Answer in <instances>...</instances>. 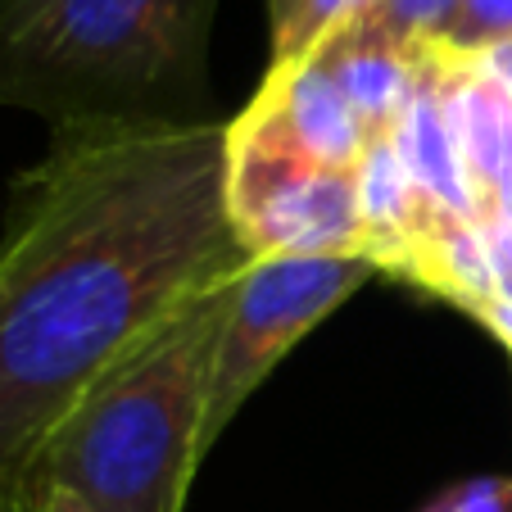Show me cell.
<instances>
[{
    "label": "cell",
    "instance_id": "6da1fadb",
    "mask_svg": "<svg viewBox=\"0 0 512 512\" xmlns=\"http://www.w3.org/2000/svg\"><path fill=\"white\" fill-rule=\"evenodd\" d=\"M227 123L59 127L0 218V490L32 494L64 417L254 259Z\"/></svg>",
    "mask_w": 512,
    "mask_h": 512
},
{
    "label": "cell",
    "instance_id": "7a4b0ae2",
    "mask_svg": "<svg viewBox=\"0 0 512 512\" xmlns=\"http://www.w3.org/2000/svg\"><path fill=\"white\" fill-rule=\"evenodd\" d=\"M218 0H0V105L59 127L204 123Z\"/></svg>",
    "mask_w": 512,
    "mask_h": 512
},
{
    "label": "cell",
    "instance_id": "3957f363",
    "mask_svg": "<svg viewBox=\"0 0 512 512\" xmlns=\"http://www.w3.org/2000/svg\"><path fill=\"white\" fill-rule=\"evenodd\" d=\"M236 277L195 300L64 417L32 472L37 499L68 490L91 512H186Z\"/></svg>",
    "mask_w": 512,
    "mask_h": 512
},
{
    "label": "cell",
    "instance_id": "277c9868",
    "mask_svg": "<svg viewBox=\"0 0 512 512\" xmlns=\"http://www.w3.org/2000/svg\"><path fill=\"white\" fill-rule=\"evenodd\" d=\"M377 272L381 268L363 254H263L245 263L213 354L204 458L281 358Z\"/></svg>",
    "mask_w": 512,
    "mask_h": 512
},
{
    "label": "cell",
    "instance_id": "5b68a950",
    "mask_svg": "<svg viewBox=\"0 0 512 512\" xmlns=\"http://www.w3.org/2000/svg\"><path fill=\"white\" fill-rule=\"evenodd\" d=\"M227 155H232V173H227L232 223L254 259L263 254H363L368 259L358 173L322 168L277 145L245 141L232 136V127H227Z\"/></svg>",
    "mask_w": 512,
    "mask_h": 512
},
{
    "label": "cell",
    "instance_id": "8992f818",
    "mask_svg": "<svg viewBox=\"0 0 512 512\" xmlns=\"http://www.w3.org/2000/svg\"><path fill=\"white\" fill-rule=\"evenodd\" d=\"M227 127H232V136L277 145V150H290V155L322 168L358 173L363 155H368V132L318 59L272 64L259 96Z\"/></svg>",
    "mask_w": 512,
    "mask_h": 512
},
{
    "label": "cell",
    "instance_id": "52a82bcc",
    "mask_svg": "<svg viewBox=\"0 0 512 512\" xmlns=\"http://www.w3.org/2000/svg\"><path fill=\"white\" fill-rule=\"evenodd\" d=\"M426 50V46H422ZM422 50H390L368 41H327L318 50V64L336 78L340 96L349 100L354 118L372 141H386L399 132L417 87H422Z\"/></svg>",
    "mask_w": 512,
    "mask_h": 512
},
{
    "label": "cell",
    "instance_id": "ba28073f",
    "mask_svg": "<svg viewBox=\"0 0 512 512\" xmlns=\"http://www.w3.org/2000/svg\"><path fill=\"white\" fill-rule=\"evenodd\" d=\"M458 0H368L331 41H368L390 50H422L435 46L449 28Z\"/></svg>",
    "mask_w": 512,
    "mask_h": 512
},
{
    "label": "cell",
    "instance_id": "9c48e42d",
    "mask_svg": "<svg viewBox=\"0 0 512 512\" xmlns=\"http://www.w3.org/2000/svg\"><path fill=\"white\" fill-rule=\"evenodd\" d=\"M512 41V0H458L449 28L440 32L435 46L449 50V55L476 59L494 46H508Z\"/></svg>",
    "mask_w": 512,
    "mask_h": 512
},
{
    "label": "cell",
    "instance_id": "30bf717a",
    "mask_svg": "<svg viewBox=\"0 0 512 512\" xmlns=\"http://www.w3.org/2000/svg\"><path fill=\"white\" fill-rule=\"evenodd\" d=\"M417 512H512V476H467Z\"/></svg>",
    "mask_w": 512,
    "mask_h": 512
},
{
    "label": "cell",
    "instance_id": "8fae6325",
    "mask_svg": "<svg viewBox=\"0 0 512 512\" xmlns=\"http://www.w3.org/2000/svg\"><path fill=\"white\" fill-rule=\"evenodd\" d=\"M37 512H91V508L78 499V494H68V490H41V508Z\"/></svg>",
    "mask_w": 512,
    "mask_h": 512
},
{
    "label": "cell",
    "instance_id": "7c38bea8",
    "mask_svg": "<svg viewBox=\"0 0 512 512\" xmlns=\"http://www.w3.org/2000/svg\"><path fill=\"white\" fill-rule=\"evenodd\" d=\"M41 503L23 499V494H10V490H0V512H37Z\"/></svg>",
    "mask_w": 512,
    "mask_h": 512
},
{
    "label": "cell",
    "instance_id": "4fadbf2b",
    "mask_svg": "<svg viewBox=\"0 0 512 512\" xmlns=\"http://www.w3.org/2000/svg\"><path fill=\"white\" fill-rule=\"evenodd\" d=\"M295 10V0H268V14H272V28H277L281 19H286V14Z\"/></svg>",
    "mask_w": 512,
    "mask_h": 512
},
{
    "label": "cell",
    "instance_id": "5bb4252c",
    "mask_svg": "<svg viewBox=\"0 0 512 512\" xmlns=\"http://www.w3.org/2000/svg\"><path fill=\"white\" fill-rule=\"evenodd\" d=\"M508 358H512V354H508Z\"/></svg>",
    "mask_w": 512,
    "mask_h": 512
}]
</instances>
